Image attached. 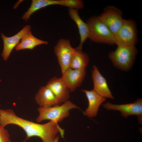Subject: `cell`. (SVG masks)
Here are the masks:
<instances>
[{"instance_id": "obj_17", "label": "cell", "mask_w": 142, "mask_h": 142, "mask_svg": "<svg viewBox=\"0 0 142 142\" xmlns=\"http://www.w3.org/2000/svg\"><path fill=\"white\" fill-rule=\"evenodd\" d=\"M48 42L38 39L32 34L30 31L25 33L22 38L21 42L15 48L16 50L24 49L32 50L37 46L42 44H47Z\"/></svg>"}, {"instance_id": "obj_2", "label": "cell", "mask_w": 142, "mask_h": 142, "mask_svg": "<svg viewBox=\"0 0 142 142\" xmlns=\"http://www.w3.org/2000/svg\"><path fill=\"white\" fill-rule=\"evenodd\" d=\"M138 51L134 46H118L109 57L114 66L122 71H127L132 67Z\"/></svg>"}, {"instance_id": "obj_4", "label": "cell", "mask_w": 142, "mask_h": 142, "mask_svg": "<svg viewBox=\"0 0 142 142\" xmlns=\"http://www.w3.org/2000/svg\"><path fill=\"white\" fill-rule=\"evenodd\" d=\"M89 29L88 38L95 43L113 45L115 44V36L98 16L90 18L87 23Z\"/></svg>"}, {"instance_id": "obj_7", "label": "cell", "mask_w": 142, "mask_h": 142, "mask_svg": "<svg viewBox=\"0 0 142 142\" xmlns=\"http://www.w3.org/2000/svg\"><path fill=\"white\" fill-rule=\"evenodd\" d=\"M76 50L71 46L68 39H61L54 48V52L57 57L63 74L69 68L70 60Z\"/></svg>"}, {"instance_id": "obj_1", "label": "cell", "mask_w": 142, "mask_h": 142, "mask_svg": "<svg viewBox=\"0 0 142 142\" xmlns=\"http://www.w3.org/2000/svg\"><path fill=\"white\" fill-rule=\"evenodd\" d=\"M0 124L4 128L10 124L19 126L26 134V140L37 136L40 138L43 142H53L58 133H60L62 138L64 134V130L57 123L50 121L43 124L34 123L17 116L10 109H0Z\"/></svg>"}, {"instance_id": "obj_14", "label": "cell", "mask_w": 142, "mask_h": 142, "mask_svg": "<svg viewBox=\"0 0 142 142\" xmlns=\"http://www.w3.org/2000/svg\"><path fill=\"white\" fill-rule=\"evenodd\" d=\"M71 4L70 0H32L30 7L27 11L23 14L22 18L27 21L33 13L49 6L58 5L69 7Z\"/></svg>"}, {"instance_id": "obj_19", "label": "cell", "mask_w": 142, "mask_h": 142, "mask_svg": "<svg viewBox=\"0 0 142 142\" xmlns=\"http://www.w3.org/2000/svg\"><path fill=\"white\" fill-rule=\"evenodd\" d=\"M0 142H12L8 131L0 124Z\"/></svg>"}, {"instance_id": "obj_13", "label": "cell", "mask_w": 142, "mask_h": 142, "mask_svg": "<svg viewBox=\"0 0 142 142\" xmlns=\"http://www.w3.org/2000/svg\"><path fill=\"white\" fill-rule=\"evenodd\" d=\"M40 107L45 108L59 105L62 103L46 85L41 87L35 96Z\"/></svg>"}, {"instance_id": "obj_16", "label": "cell", "mask_w": 142, "mask_h": 142, "mask_svg": "<svg viewBox=\"0 0 142 142\" xmlns=\"http://www.w3.org/2000/svg\"><path fill=\"white\" fill-rule=\"evenodd\" d=\"M78 10L69 8V14L70 18L77 25L80 37V42L79 46L75 48L77 50L82 51L83 44L89 35V29L88 24L84 22L79 15Z\"/></svg>"}, {"instance_id": "obj_8", "label": "cell", "mask_w": 142, "mask_h": 142, "mask_svg": "<svg viewBox=\"0 0 142 142\" xmlns=\"http://www.w3.org/2000/svg\"><path fill=\"white\" fill-rule=\"evenodd\" d=\"M103 107L108 110H117L121 112L124 118L131 115L138 116L139 123L142 122V99H138L134 103L116 105L107 102L103 104Z\"/></svg>"}, {"instance_id": "obj_10", "label": "cell", "mask_w": 142, "mask_h": 142, "mask_svg": "<svg viewBox=\"0 0 142 142\" xmlns=\"http://www.w3.org/2000/svg\"><path fill=\"white\" fill-rule=\"evenodd\" d=\"M86 74V69H73L69 68L62 74V78L70 92H73L81 85Z\"/></svg>"}, {"instance_id": "obj_11", "label": "cell", "mask_w": 142, "mask_h": 142, "mask_svg": "<svg viewBox=\"0 0 142 142\" xmlns=\"http://www.w3.org/2000/svg\"><path fill=\"white\" fill-rule=\"evenodd\" d=\"M46 86L62 103L68 100L70 91L62 77H55L50 79Z\"/></svg>"}, {"instance_id": "obj_6", "label": "cell", "mask_w": 142, "mask_h": 142, "mask_svg": "<svg viewBox=\"0 0 142 142\" xmlns=\"http://www.w3.org/2000/svg\"><path fill=\"white\" fill-rule=\"evenodd\" d=\"M122 15L120 9L114 6H108L98 17L115 36L123 24Z\"/></svg>"}, {"instance_id": "obj_20", "label": "cell", "mask_w": 142, "mask_h": 142, "mask_svg": "<svg viewBox=\"0 0 142 142\" xmlns=\"http://www.w3.org/2000/svg\"><path fill=\"white\" fill-rule=\"evenodd\" d=\"M59 136L58 135L57 136L53 142H58L59 139Z\"/></svg>"}, {"instance_id": "obj_15", "label": "cell", "mask_w": 142, "mask_h": 142, "mask_svg": "<svg viewBox=\"0 0 142 142\" xmlns=\"http://www.w3.org/2000/svg\"><path fill=\"white\" fill-rule=\"evenodd\" d=\"M81 90L85 93L88 101V106L85 111V114L90 118L95 116L100 106L106 100V98L98 94L93 89Z\"/></svg>"}, {"instance_id": "obj_3", "label": "cell", "mask_w": 142, "mask_h": 142, "mask_svg": "<svg viewBox=\"0 0 142 142\" xmlns=\"http://www.w3.org/2000/svg\"><path fill=\"white\" fill-rule=\"evenodd\" d=\"M77 108H79L69 100L60 105L45 108L39 107L38 108L39 114L36 121L38 123H40L48 120L57 123L60 122L64 118L69 116L70 110Z\"/></svg>"}, {"instance_id": "obj_9", "label": "cell", "mask_w": 142, "mask_h": 142, "mask_svg": "<svg viewBox=\"0 0 142 142\" xmlns=\"http://www.w3.org/2000/svg\"><path fill=\"white\" fill-rule=\"evenodd\" d=\"M31 26L27 25L16 34L9 37L6 36L3 33L1 34L3 43V48L1 55L4 60H7L13 49L19 44L23 36L31 31Z\"/></svg>"}, {"instance_id": "obj_18", "label": "cell", "mask_w": 142, "mask_h": 142, "mask_svg": "<svg viewBox=\"0 0 142 142\" xmlns=\"http://www.w3.org/2000/svg\"><path fill=\"white\" fill-rule=\"evenodd\" d=\"M89 61L87 54L82 51L76 49L71 58L69 68L73 69H86Z\"/></svg>"}, {"instance_id": "obj_5", "label": "cell", "mask_w": 142, "mask_h": 142, "mask_svg": "<svg viewBox=\"0 0 142 142\" xmlns=\"http://www.w3.org/2000/svg\"><path fill=\"white\" fill-rule=\"evenodd\" d=\"M136 24L135 21L124 19L123 24L114 36L118 46L135 45L138 41Z\"/></svg>"}, {"instance_id": "obj_12", "label": "cell", "mask_w": 142, "mask_h": 142, "mask_svg": "<svg viewBox=\"0 0 142 142\" xmlns=\"http://www.w3.org/2000/svg\"><path fill=\"white\" fill-rule=\"evenodd\" d=\"M92 78L94 85L93 90L101 96L113 99L112 95L106 79L99 72L97 67L93 65L92 70Z\"/></svg>"}]
</instances>
